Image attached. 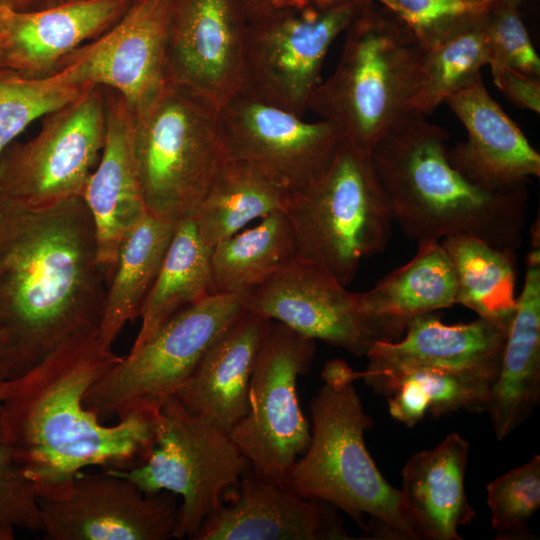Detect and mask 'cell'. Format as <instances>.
I'll use <instances>...</instances> for the list:
<instances>
[{"mask_svg":"<svg viewBox=\"0 0 540 540\" xmlns=\"http://www.w3.org/2000/svg\"><path fill=\"white\" fill-rule=\"evenodd\" d=\"M323 386L310 402V441L283 484L294 494L346 512L368 539L420 540L401 490L372 460L364 433L373 426L354 387L360 378L343 360L327 362Z\"/></svg>","mask_w":540,"mask_h":540,"instance_id":"cell-4","label":"cell"},{"mask_svg":"<svg viewBox=\"0 0 540 540\" xmlns=\"http://www.w3.org/2000/svg\"><path fill=\"white\" fill-rule=\"evenodd\" d=\"M108 282L82 197L31 207L0 194V382L97 330Z\"/></svg>","mask_w":540,"mask_h":540,"instance_id":"cell-1","label":"cell"},{"mask_svg":"<svg viewBox=\"0 0 540 540\" xmlns=\"http://www.w3.org/2000/svg\"><path fill=\"white\" fill-rule=\"evenodd\" d=\"M132 2H65L31 12L0 9V68L31 77L53 73L83 42L114 25Z\"/></svg>","mask_w":540,"mask_h":540,"instance_id":"cell-22","label":"cell"},{"mask_svg":"<svg viewBox=\"0 0 540 540\" xmlns=\"http://www.w3.org/2000/svg\"><path fill=\"white\" fill-rule=\"evenodd\" d=\"M290 196L255 168L230 157L193 217L200 239L212 250L250 222L285 211Z\"/></svg>","mask_w":540,"mask_h":540,"instance_id":"cell-30","label":"cell"},{"mask_svg":"<svg viewBox=\"0 0 540 540\" xmlns=\"http://www.w3.org/2000/svg\"><path fill=\"white\" fill-rule=\"evenodd\" d=\"M365 1L342 0L248 21L243 91L304 117L330 46Z\"/></svg>","mask_w":540,"mask_h":540,"instance_id":"cell-12","label":"cell"},{"mask_svg":"<svg viewBox=\"0 0 540 540\" xmlns=\"http://www.w3.org/2000/svg\"><path fill=\"white\" fill-rule=\"evenodd\" d=\"M469 451V442L453 432L403 466L401 492L422 539L462 540L458 529L475 519L465 492Z\"/></svg>","mask_w":540,"mask_h":540,"instance_id":"cell-25","label":"cell"},{"mask_svg":"<svg viewBox=\"0 0 540 540\" xmlns=\"http://www.w3.org/2000/svg\"><path fill=\"white\" fill-rule=\"evenodd\" d=\"M467 130V140L447 148L449 163L469 182L509 192L540 176V155L486 90L482 78L444 101Z\"/></svg>","mask_w":540,"mask_h":540,"instance_id":"cell-20","label":"cell"},{"mask_svg":"<svg viewBox=\"0 0 540 540\" xmlns=\"http://www.w3.org/2000/svg\"><path fill=\"white\" fill-rule=\"evenodd\" d=\"M175 225L147 213L121 244L98 327V335L104 346L111 348L123 327L140 316Z\"/></svg>","mask_w":540,"mask_h":540,"instance_id":"cell-27","label":"cell"},{"mask_svg":"<svg viewBox=\"0 0 540 540\" xmlns=\"http://www.w3.org/2000/svg\"><path fill=\"white\" fill-rule=\"evenodd\" d=\"M489 66L509 68L539 78L540 58L519 13V6L498 0L488 11Z\"/></svg>","mask_w":540,"mask_h":540,"instance_id":"cell-35","label":"cell"},{"mask_svg":"<svg viewBox=\"0 0 540 540\" xmlns=\"http://www.w3.org/2000/svg\"><path fill=\"white\" fill-rule=\"evenodd\" d=\"M493 80L505 97L518 108L540 112L539 78L509 68L491 69Z\"/></svg>","mask_w":540,"mask_h":540,"instance_id":"cell-39","label":"cell"},{"mask_svg":"<svg viewBox=\"0 0 540 540\" xmlns=\"http://www.w3.org/2000/svg\"><path fill=\"white\" fill-rule=\"evenodd\" d=\"M402 19L424 50L458 22L487 12L498 0H371Z\"/></svg>","mask_w":540,"mask_h":540,"instance_id":"cell-37","label":"cell"},{"mask_svg":"<svg viewBox=\"0 0 540 540\" xmlns=\"http://www.w3.org/2000/svg\"><path fill=\"white\" fill-rule=\"evenodd\" d=\"M246 21L274 13L326 7L342 0H234Z\"/></svg>","mask_w":540,"mask_h":540,"instance_id":"cell-40","label":"cell"},{"mask_svg":"<svg viewBox=\"0 0 540 540\" xmlns=\"http://www.w3.org/2000/svg\"><path fill=\"white\" fill-rule=\"evenodd\" d=\"M509 2H512L513 4L517 5V6H520V4L524 1V0H507Z\"/></svg>","mask_w":540,"mask_h":540,"instance_id":"cell-43","label":"cell"},{"mask_svg":"<svg viewBox=\"0 0 540 540\" xmlns=\"http://www.w3.org/2000/svg\"><path fill=\"white\" fill-rule=\"evenodd\" d=\"M249 466L228 434L188 412L172 396L159 410L156 442L147 460L127 470H106L132 481L144 493L180 495L173 538L193 540Z\"/></svg>","mask_w":540,"mask_h":540,"instance_id":"cell-9","label":"cell"},{"mask_svg":"<svg viewBox=\"0 0 540 540\" xmlns=\"http://www.w3.org/2000/svg\"><path fill=\"white\" fill-rule=\"evenodd\" d=\"M449 138L446 129L408 109L371 149L394 222L417 244L470 234L516 251L527 218V187L495 192L472 184L449 163Z\"/></svg>","mask_w":540,"mask_h":540,"instance_id":"cell-3","label":"cell"},{"mask_svg":"<svg viewBox=\"0 0 540 540\" xmlns=\"http://www.w3.org/2000/svg\"><path fill=\"white\" fill-rule=\"evenodd\" d=\"M77 1H89V0H65V2H77Z\"/></svg>","mask_w":540,"mask_h":540,"instance_id":"cell-44","label":"cell"},{"mask_svg":"<svg viewBox=\"0 0 540 540\" xmlns=\"http://www.w3.org/2000/svg\"><path fill=\"white\" fill-rule=\"evenodd\" d=\"M440 244L455 271L456 304L508 330L517 305L515 251L470 234L445 237Z\"/></svg>","mask_w":540,"mask_h":540,"instance_id":"cell-28","label":"cell"},{"mask_svg":"<svg viewBox=\"0 0 540 540\" xmlns=\"http://www.w3.org/2000/svg\"><path fill=\"white\" fill-rule=\"evenodd\" d=\"M88 87L68 62L38 77L0 68V154L33 121L70 103Z\"/></svg>","mask_w":540,"mask_h":540,"instance_id":"cell-33","label":"cell"},{"mask_svg":"<svg viewBox=\"0 0 540 540\" xmlns=\"http://www.w3.org/2000/svg\"><path fill=\"white\" fill-rule=\"evenodd\" d=\"M244 309L356 356H366L377 341L400 339L408 325L365 314L356 292L298 256L254 288Z\"/></svg>","mask_w":540,"mask_h":540,"instance_id":"cell-13","label":"cell"},{"mask_svg":"<svg viewBox=\"0 0 540 540\" xmlns=\"http://www.w3.org/2000/svg\"><path fill=\"white\" fill-rule=\"evenodd\" d=\"M424 53L402 19L366 0L345 30L336 69L321 81L308 110L335 123L345 139L370 152L419 91Z\"/></svg>","mask_w":540,"mask_h":540,"instance_id":"cell-5","label":"cell"},{"mask_svg":"<svg viewBox=\"0 0 540 540\" xmlns=\"http://www.w3.org/2000/svg\"><path fill=\"white\" fill-rule=\"evenodd\" d=\"M39 503L42 532L50 540H166L179 521L174 493H144L107 470H82L65 498Z\"/></svg>","mask_w":540,"mask_h":540,"instance_id":"cell-15","label":"cell"},{"mask_svg":"<svg viewBox=\"0 0 540 540\" xmlns=\"http://www.w3.org/2000/svg\"><path fill=\"white\" fill-rule=\"evenodd\" d=\"M508 330L478 318L447 325L432 313L411 319L396 341H377L366 354L360 378L385 395L401 375L419 369L466 374L495 382Z\"/></svg>","mask_w":540,"mask_h":540,"instance_id":"cell-18","label":"cell"},{"mask_svg":"<svg viewBox=\"0 0 540 540\" xmlns=\"http://www.w3.org/2000/svg\"><path fill=\"white\" fill-rule=\"evenodd\" d=\"M297 257L292 225L284 211L260 219L220 241L210 254V294L254 289Z\"/></svg>","mask_w":540,"mask_h":540,"instance_id":"cell-29","label":"cell"},{"mask_svg":"<svg viewBox=\"0 0 540 540\" xmlns=\"http://www.w3.org/2000/svg\"><path fill=\"white\" fill-rule=\"evenodd\" d=\"M415 256L373 288L357 293L360 309L378 318L409 321L456 304L457 280L440 241L418 243Z\"/></svg>","mask_w":540,"mask_h":540,"instance_id":"cell-26","label":"cell"},{"mask_svg":"<svg viewBox=\"0 0 540 540\" xmlns=\"http://www.w3.org/2000/svg\"><path fill=\"white\" fill-rule=\"evenodd\" d=\"M133 152L148 214L173 224L195 216L230 159L219 108L168 81L134 113Z\"/></svg>","mask_w":540,"mask_h":540,"instance_id":"cell-6","label":"cell"},{"mask_svg":"<svg viewBox=\"0 0 540 540\" xmlns=\"http://www.w3.org/2000/svg\"><path fill=\"white\" fill-rule=\"evenodd\" d=\"M0 522L31 532L43 531L39 495L34 483L0 442Z\"/></svg>","mask_w":540,"mask_h":540,"instance_id":"cell-38","label":"cell"},{"mask_svg":"<svg viewBox=\"0 0 540 540\" xmlns=\"http://www.w3.org/2000/svg\"><path fill=\"white\" fill-rule=\"evenodd\" d=\"M486 490L495 539L534 538L528 524L540 506V456L493 479Z\"/></svg>","mask_w":540,"mask_h":540,"instance_id":"cell-34","label":"cell"},{"mask_svg":"<svg viewBox=\"0 0 540 540\" xmlns=\"http://www.w3.org/2000/svg\"><path fill=\"white\" fill-rule=\"evenodd\" d=\"M314 354V339L272 321L252 371L248 411L229 434L257 472L281 483L310 441L296 385Z\"/></svg>","mask_w":540,"mask_h":540,"instance_id":"cell-11","label":"cell"},{"mask_svg":"<svg viewBox=\"0 0 540 540\" xmlns=\"http://www.w3.org/2000/svg\"><path fill=\"white\" fill-rule=\"evenodd\" d=\"M133 123V111L111 90L106 95L105 143L82 194L94 222L98 260L108 280L121 244L148 213L133 152Z\"/></svg>","mask_w":540,"mask_h":540,"instance_id":"cell-21","label":"cell"},{"mask_svg":"<svg viewBox=\"0 0 540 540\" xmlns=\"http://www.w3.org/2000/svg\"><path fill=\"white\" fill-rule=\"evenodd\" d=\"M210 254L193 218L175 225L158 275L142 305L141 327L131 350L175 313L210 295Z\"/></svg>","mask_w":540,"mask_h":540,"instance_id":"cell-31","label":"cell"},{"mask_svg":"<svg viewBox=\"0 0 540 540\" xmlns=\"http://www.w3.org/2000/svg\"><path fill=\"white\" fill-rule=\"evenodd\" d=\"M252 290L210 294L175 313L87 390L84 406L101 422L158 414L208 349L245 311Z\"/></svg>","mask_w":540,"mask_h":540,"instance_id":"cell-8","label":"cell"},{"mask_svg":"<svg viewBox=\"0 0 540 540\" xmlns=\"http://www.w3.org/2000/svg\"><path fill=\"white\" fill-rule=\"evenodd\" d=\"M121 358L102 344L97 329L69 338L25 374L0 382V442L39 498H65L85 467L127 470L150 455L159 413L108 426L84 406L87 390Z\"/></svg>","mask_w":540,"mask_h":540,"instance_id":"cell-2","label":"cell"},{"mask_svg":"<svg viewBox=\"0 0 540 540\" xmlns=\"http://www.w3.org/2000/svg\"><path fill=\"white\" fill-rule=\"evenodd\" d=\"M65 3V0H0V9L31 12Z\"/></svg>","mask_w":540,"mask_h":540,"instance_id":"cell-41","label":"cell"},{"mask_svg":"<svg viewBox=\"0 0 540 540\" xmlns=\"http://www.w3.org/2000/svg\"><path fill=\"white\" fill-rule=\"evenodd\" d=\"M219 115L230 157L290 194L325 172L344 138L329 120L306 121L246 91L221 107Z\"/></svg>","mask_w":540,"mask_h":540,"instance_id":"cell-14","label":"cell"},{"mask_svg":"<svg viewBox=\"0 0 540 540\" xmlns=\"http://www.w3.org/2000/svg\"><path fill=\"white\" fill-rule=\"evenodd\" d=\"M335 507L302 498L250 464L193 540H351Z\"/></svg>","mask_w":540,"mask_h":540,"instance_id":"cell-19","label":"cell"},{"mask_svg":"<svg viewBox=\"0 0 540 540\" xmlns=\"http://www.w3.org/2000/svg\"><path fill=\"white\" fill-rule=\"evenodd\" d=\"M284 212L294 231L297 256L344 286L355 279L362 260L386 248L394 222L370 152L345 138L325 172L291 194Z\"/></svg>","mask_w":540,"mask_h":540,"instance_id":"cell-7","label":"cell"},{"mask_svg":"<svg viewBox=\"0 0 540 540\" xmlns=\"http://www.w3.org/2000/svg\"><path fill=\"white\" fill-rule=\"evenodd\" d=\"M1 415H2V411H1V402H0V424H1Z\"/></svg>","mask_w":540,"mask_h":540,"instance_id":"cell-45","label":"cell"},{"mask_svg":"<svg viewBox=\"0 0 540 540\" xmlns=\"http://www.w3.org/2000/svg\"><path fill=\"white\" fill-rule=\"evenodd\" d=\"M169 5L170 0H134L110 29L61 62L74 66L82 84L109 87L137 113L167 83Z\"/></svg>","mask_w":540,"mask_h":540,"instance_id":"cell-17","label":"cell"},{"mask_svg":"<svg viewBox=\"0 0 540 540\" xmlns=\"http://www.w3.org/2000/svg\"><path fill=\"white\" fill-rule=\"evenodd\" d=\"M539 400L540 246H532L486 411L496 439L503 440L522 425Z\"/></svg>","mask_w":540,"mask_h":540,"instance_id":"cell-24","label":"cell"},{"mask_svg":"<svg viewBox=\"0 0 540 540\" xmlns=\"http://www.w3.org/2000/svg\"><path fill=\"white\" fill-rule=\"evenodd\" d=\"M271 324L270 319L244 311L177 390L181 405L229 435L248 411L252 371Z\"/></svg>","mask_w":540,"mask_h":540,"instance_id":"cell-23","label":"cell"},{"mask_svg":"<svg viewBox=\"0 0 540 540\" xmlns=\"http://www.w3.org/2000/svg\"><path fill=\"white\" fill-rule=\"evenodd\" d=\"M14 528L0 522V540H13Z\"/></svg>","mask_w":540,"mask_h":540,"instance_id":"cell-42","label":"cell"},{"mask_svg":"<svg viewBox=\"0 0 540 540\" xmlns=\"http://www.w3.org/2000/svg\"><path fill=\"white\" fill-rule=\"evenodd\" d=\"M106 136V94L89 86L45 115L36 136L0 154V194L31 207L82 197Z\"/></svg>","mask_w":540,"mask_h":540,"instance_id":"cell-10","label":"cell"},{"mask_svg":"<svg viewBox=\"0 0 540 540\" xmlns=\"http://www.w3.org/2000/svg\"><path fill=\"white\" fill-rule=\"evenodd\" d=\"M246 28L234 0H170L167 81L223 107L244 90Z\"/></svg>","mask_w":540,"mask_h":540,"instance_id":"cell-16","label":"cell"},{"mask_svg":"<svg viewBox=\"0 0 540 540\" xmlns=\"http://www.w3.org/2000/svg\"><path fill=\"white\" fill-rule=\"evenodd\" d=\"M488 11L458 22L425 49L423 82L409 109L427 116L450 95L482 78L481 69L489 64Z\"/></svg>","mask_w":540,"mask_h":540,"instance_id":"cell-32","label":"cell"},{"mask_svg":"<svg viewBox=\"0 0 540 540\" xmlns=\"http://www.w3.org/2000/svg\"><path fill=\"white\" fill-rule=\"evenodd\" d=\"M402 376L411 378L417 384L428 405V412L435 417L459 410L486 412L494 384L483 378L433 369L414 370Z\"/></svg>","mask_w":540,"mask_h":540,"instance_id":"cell-36","label":"cell"}]
</instances>
